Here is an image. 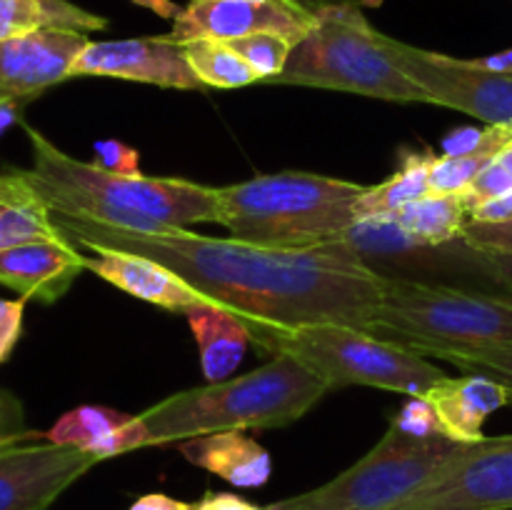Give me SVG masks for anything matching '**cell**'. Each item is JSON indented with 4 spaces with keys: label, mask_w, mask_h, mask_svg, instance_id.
<instances>
[{
    "label": "cell",
    "mask_w": 512,
    "mask_h": 510,
    "mask_svg": "<svg viewBox=\"0 0 512 510\" xmlns=\"http://www.w3.org/2000/svg\"><path fill=\"white\" fill-rule=\"evenodd\" d=\"M128 510H195V505L178 498H170L165 493H148L135 500Z\"/></svg>",
    "instance_id": "obj_39"
},
{
    "label": "cell",
    "mask_w": 512,
    "mask_h": 510,
    "mask_svg": "<svg viewBox=\"0 0 512 510\" xmlns=\"http://www.w3.org/2000/svg\"><path fill=\"white\" fill-rule=\"evenodd\" d=\"M195 510H260V508L235 493H208L200 503H195Z\"/></svg>",
    "instance_id": "obj_37"
},
{
    "label": "cell",
    "mask_w": 512,
    "mask_h": 510,
    "mask_svg": "<svg viewBox=\"0 0 512 510\" xmlns=\"http://www.w3.org/2000/svg\"><path fill=\"white\" fill-rule=\"evenodd\" d=\"M43 438L58 445H75L93 455L98 463L148 448V430L143 418L105 405H80L68 410L48 433H43Z\"/></svg>",
    "instance_id": "obj_17"
},
{
    "label": "cell",
    "mask_w": 512,
    "mask_h": 510,
    "mask_svg": "<svg viewBox=\"0 0 512 510\" xmlns=\"http://www.w3.org/2000/svg\"><path fill=\"white\" fill-rule=\"evenodd\" d=\"M178 448L188 463L218 475L235 488H260L273 473L268 450L243 430L200 435V438L183 440Z\"/></svg>",
    "instance_id": "obj_19"
},
{
    "label": "cell",
    "mask_w": 512,
    "mask_h": 510,
    "mask_svg": "<svg viewBox=\"0 0 512 510\" xmlns=\"http://www.w3.org/2000/svg\"><path fill=\"white\" fill-rule=\"evenodd\" d=\"M185 55L198 75V80L210 88H245V85L258 83V73L230 48L225 40L213 38H200L185 43Z\"/></svg>",
    "instance_id": "obj_26"
},
{
    "label": "cell",
    "mask_w": 512,
    "mask_h": 510,
    "mask_svg": "<svg viewBox=\"0 0 512 510\" xmlns=\"http://www.w3.org/2000/svg\"><path fill=\"white\" fill-rule=\"evenodd\" d=\"M425 358H438L453 363L465 375H485L495 383L505 385L512 405V343L465 345V348L430 350Z\"/></svg>",
    "instance_id": "obj_27"
},
{
    "label": "cell",
    "mask_w": 512,
    "mask_h": 510,
    "mask_svg": "<svg viewBox=\"0 0 512 510\" xmlns=\"http://www.w3.org/2000/svg\"><path fill=\"white\" fill-rule=\"evenodd\" d=\"M512 138L508 125H488L473 150L463 155H435L430 168V193H463Z\"/></svg>",
    "instance_id": "obj_25"
},
{
    "label": "cell",
    "mask_w": 512,
    "mask_h": 510,
    "mask_svg": "<svg viewBox=\"0 0 512 510\" xmlns=\"http://www.w3.org/2000/svg\"><path fill=\"white\" fill-rule=\"evenodd\" d=\"M368 333L420 355L465 345L512 343V295L385 275Z\"/></svg>",
    "instance_id": "obj_6"
},
{
    "label": "cell",
    "mask_w": 512,
    "mask_h": 510,
    "mask_svg": "<svg viewBox=\"0 0 512 510\" xmlns=\"http://www.w3.org/2000/svg\"><path fill=\"white\" fill-rule=\"evenodd\" d=\"M468 220H473V223H488V225L512 223V190H508V193L493 195V198L473 205V208L468 210Z\"/></svg>",
    "instance_id": "obj_36"
},
{
    "label": "cell",
    "mask_w": 512,
    "mask_h": 510,
    "mask_svg": "<svg viewBox=\"0 0 512 510\" xmlns=\"http://www.w3.org/2000/svg\"><path fill=\"white\" fill-rule=\"evenodd\" d=\"M465 63L473 65V68L488 70V73L512 75V48L493 55H480V58H465Z\"/></svg>",
    "instance_id": "obj_40"
},
{
    "label": "cell",
    "mask_w": 512,
    "mask_h": 510,
    "mask_svg": "<svg viewBox=\"0 0 512 510\" xmlns=\"http://www.w3.org/2000/svg\"><path fill=\"white\" fill-rule=\"evenodd\" d=\"M53 220L83 250H123L163 263L205 300L233 310L255 345L313 323H340L368 333L385 288V275L370 268L348 238L283 250L190 230L135 233L93 220Z\"/></svg>",
    "instance_id": "obj_1"
},
{
    "label": "cell",
    "mask_w": 512,
    "mask_h": 510,
    "mask_svg": "<svg viewBox=\"0 0 512 510\" xmlns=\"http://www.w3.org/2000/svg\"><path fill=\"white\" fill-rule=\"evenodd\" d=\"M95 163L110 173L140 175V153L120 140L108 138L95 143Z\"/></svg>",
    "instance_id": "obj_33"
},
{
    "label": "cell",
    "mask_w": 512,
    "mask_h": 510,
    "mask_svg": "<svg viewBox=\"0 0 512 510\" xmlns=\"http://www.w3.org/2000/svg\"><path fill=\"white\" fill-rule=\"evenodd\" d=\"M393 425H398L400 430L410 435H418V438H430V435H443L440 430L438 418H435L433 405L425 398H413L393 420Z\"/></svg>",
    "instance_id": "obj_32"
},
{
    "label": "cell",
    "mask_w": 512,
    "mask_h": 510,
    "mask_svg": "<svg viewBox=\"0 0 512 510\" xmlns=\"http://www.w3.org/2000/svg\"><path fill=\"white\" fill-rule=\"evenodd\" d=\"M190 333L200 348V368L208 383L228 380L243 363V355L248 350L250 333L243 320L230 308L218 303L193 305L185 310Z\"/></svg>",
    "instance_id": "obj_20"
},
{
    "label": "cell",
    "mask_w": 512,
    "mask_h": 510,
    "mask_svg": "<svg viewBox=\"0 0 512 510\" xmlns=\"http://www.w3.org/2000/svg\"><path fill=\"white\" fill-rule=\"evenodd\" d=\"M395 225L405 230L410 238L423 248L453 243L460 240L463 225L468 220L460 193H428L425 198L403 205L398 213L390 215Z\"/></svg>",
    "instance_id": "obj_23"
},
{
    "label": "cell",
    "mask_w": 512,
    "mask_h": 510,
    "mask_svg": "<svg viewBox=\"0 0 512 510\" xmlns=\"http://www.w3.org/2000/svg\"><path fill=\"white\" fill-rule=\"evenodd\" d=\"M433 160V150L405 155L403 165L385 183L365 188V193L355 203L358 220L390 218L403 205L425 198L430 193V168H433Z\"/></svg>",
    "instance_id": "obj_24"
},
{
    "label": "cell",
    "mask_w": 512,
    "mask_h": 510,
    "mask_svg": "<svg viewBox=\"0 0 512 510\" xmlns=\"http://www.w3.org/2000/svg\"><path fill=\"white\" fill-rule=\"evenodd\" d=\"M43 433H35L25 425V408L10 390L0 388V448L8 445L28 443L40 438Z\"/></svg>",
    "instance_id": "obj_30"
},
{
    "label": "cell",
    "mask_w": 512,
    "mask_h": 510,
    "mask_svg": "<svg viewBox=\"0 0 512 510\" xmlns=\"http://www.w3.org/2000/svg\"><path fill=\"white\" fill-rule=\"evenodd\" d=\"M95 463L85 450L50 440L0 448V510H48Z\"/></svg>",
    "instance_id": "obj_12"
},
{
    "label": "cell",
    "mask_w": 512,
    "mask_h": 510,
    "mask_svg": "<svg viewBox=\"0 0 512 510\" xmlns=\"http://www.w3.org/2000/svg\"><path fill=\"white\" fill-rule=\"evenodd\" d=\"M85 253L88 255H83V263L88 273L98 275L105 283L115 285L133 298L158 305L170 313H185L205 300L193 285L185 283L178 273L165 268L158 260L108 248H90Z\"/></svg>",
    "instance_id": "obj_16"
},
{
    "label": "cell",
    "mask_w": 512,
    "mask_h": 510,
    "mask_svg": "<svg viewBox=\"0 0 512 510\" xmlns=\"http://www.w3.org/2000/svg\"><path fill=\"white\" fill-rule=\"evenodd\" d=\"M365 185L305 170L255 175L218 188V223L260 248H313L348 235Z\"/></svg>",
    "instance_id": "obj_4"
},
{
    "label": "cell",
    "mask_w": 512,
    "mask_h": 510,
    "mask_svg": "<svg viewBox=\"0 0 512 510\" xmlns=\"http://www.w3.org/2000/svg\"><path fill=\"white\" fill-rule=\"evenodd\" d=\"M398 510H512V435L460 445Z\"/></svg>",
    "instance_id": "obj_10"
},
{
    "label": "cell",
    "mask_w": 512,
    "mask_h": 510,
    "mask_svg": "<svg viewBox=\"0 0 512 510\" xmlns=\"http://www.w3.org/2000/svg\"><path fill=\"white\" fill-rule=\"evenodd\" d=\"M315 10L298 0H190L170 30L175 43L213 38L235 40L253 33H278L298 45L313 30Z\"/></svg>",
    "instance_id": "obj_11"
},
{
    "label": "cell",
    "mask_w": 512,
    "mask_h": 510,
    "mask_svg": "<svg viewBox=\"0 0 512 510\" xmlns=\"http://www.w3.org/2000/svg\"><path fill=\"white\" fill-rule=\"evenodd\" d=\"M70 78H118L178 90L205 88L190 68L185 45L175 43L170 35L90 40L75 58Z\"/></svg>",
    "instance_id": "obj_13"
},
{
    "label": "cell",
    "mask_w": 512,
    "mask_h": 510,
    "mask_svg": "<svg viewBox=\"0 0 512 510\" xmlns=\"http://www.w3.org/2000/svg\"><path fill=\"white\" fill-rule=\"evenodd\" d=\"M463 443L418 438L390 423L383 438L328 483L275 500L260 510H398Z\"/></svg>",
    "instance_id": "obj_8"
},
{
    "label": "cell",
    "mask_w": 512,
    "mask_h": 510,
    "mask_svg": "<svg viewBox=\"0 0 512 510\" xmlns=\"http://www.w3.org/2000/svg\"><path fill=\"white\" fill-rule=\"evenodd\" d=\"M273 85L340 90L390 103H428L423 88L400 70L385 45V33L368 23L358 3L315 8V25L290 53Z\"/></svg>",
    "instance_id": "obj_5"
},
{
    "label": "cell",
    "mask_w": 512,
    "mask_h": 510,
    "mask_svg": "<svg viewBox=\"0 0 512 510\" xmlns=\"http://www.w3.org/2000/svg\"><path fill=\"white\" fill-rule=\"evenodd\" d=\"M58 235L53 213L23 170L0 173V250Z\"/></svg>",
    "instance_id": "obj_21"
},
{
    "label": "cell",
    "mask_w": 512,
    "mask_h": 510,
    "mask_svg": "<svg viewBox=\"0 0 512 510\" xmlns=\"http://www.w3.org/2000/svg\"><path fill=\"white\" fill-rule=\"evenodd\" d=\"M28 300L0 298V365L10 358L13 348L23 335V313Z\"/></svg>",
    "instance_id": "obj_34"
},
{
    "label": "cell",
    "mask_w": 512,
    "mask_h": 510,
    "mask_svg": "<svg viewBox=\"0 0 512 510\" xmlns=\"http://www.w3.org/2000/svg\"><path fill=\"white\" fill-rule=\"evenodd\" d=\"M270 355H290L313 370L330 390L348 385L393 390L425 398L448 375L430 358L340 323H313L283 330L258 345Z\"/></svg>",
    "instance_id": "obj_7"
},
{
    "label": "cell",
    "mask_w": 512,
    "mask_h": 510,
    "mask_svg": "<svg viewBox=\"0 0 512 510\" xmlns=\"http://www.w3.org/2000/svg\"><path fill=\"white\" fill-rule=\"evenodd\" d=\"M108 20L70 0H0V40L18 38L43 28L93 33L103 30Z\"/></svg>",
    "instance_id": "obj_22"
},
{
    "label": "cell",
    "mask_w": 512,
    "mask_h": 510,
    "mask_svg": "<svg viewBox=\"0 0 512 510\" xmlns=\"http://www.w3.org/2000/svg\"><path fill=\"white\" fill-rule=\"evenodd\" d=\"M225 43L258 73V78L263 83H268V80L278 78L283 73L290 53L295 48L288 38H283L278 33H253L243 35V38L225 40Z\"/></svg>",
    "instance_id": "obj_28"
},
{
    "label": "cell",
    "mask_w": 512,
    "mask_h": 510,
    "mask_svg": "<svg viewBox=\"0 0 512 510\" xmlns=\"http://www.w3.org/2000/svg\"><path fill=\"white\" fill-rule=\"evenodd\" d=\"M435 410L440 430L455 443H480L485 438L483 425L495 410L510 405V393L505 385L485 378V375H458L443 378L428 395Z\"/></svg>",
    "instance_id": "obj_18"
},
{
    "label": "cell",
    "mask_w": 512,
    "mask_h": 510,
    "mask_svg": "<svg viewBox=\"0 0 512 510\" xmlns=\"http://www.w3.org/2000/svg\"><path fill=\"white\" fill-rule=\"evenodd\" d=\"M330 388L290 355H273L238 378L180 390L140 413L150 445H170L225 430L283 428L303 418Z\"/></svg>",
    "instance_id": "obj_3"
},
{
    "label": "cell",
    "mask_w": 512,
    "mask_h": 510,
    "mask_svg": "<svg viewBox=\"0 0 512 510\" xmlns=\"http://www.w3.org/2000/svg\"><path fill=\"white\" fill-rule=\"evenodd\" d=\"M88 43L85 33L63 28H43L0 40V93L25 103L63 83Z\"/></svg>",
    "instance_id": "obj_14"
},
{
    "label": "cell",
    "mask_w": 512,
    "mask_h": 510,
    "mask_svg": "<svg viewBox=\"0 0 512 510\" xmlns=\"http://www.w3.org/2000/svg\"><path fill=\"white\" fill-rule=\"evenodd\" d=\"M460 243H465L468 248L500 250V253L512 255V223L488 225L465 220L463 233H460Z\"/></svg>",
    "instance_id": "obj_31"
},
{
    "label": "cell",
    "mask_w": 512,
    "mask_h": 510,
    "mask_svg": "<svg viewBox=\"0 0 512 510\" xmlns=\"http://www.w3.org/2000/svg\"><path fill=\"white\" fill-rule=\"evenodd\" d=\"M83 270V253L63 233L0 250V283L45 305L58 303Z\"/></svg>",
    "instance_id": "obj_15"
},
{
    "label": "cell",
    "mask_w": 512,
    "mask_h": 510,
    "mask_svg": "<svg viewBox=\"0 0 512 510\" xmlns=\"http://www.w3.org/2000/svg\"><path fill=\"white\" fill-rule=\"evenodd\" d=\"M385 45L400 70L423 88L428 103L460 110L488 125L512 128V75L488 73L468 65L465 58L430 53L390 35H385Z\"/></svg>",
    "instance_id": "obj_9"
},
{
    "label": "cell",
    "mask_w": 512,
    "mask_h": 510,
    "mask_svg": "<svg viewBox=\"0 0 512 510\" xmlns=\"http://www.w3.org/2000/svg\"><path fill=\"white\" fill-rule=\"evenodd\" d=\"M465 248H468V245H465ZM468 253H470V260L475 263V268H480L485 275H490V278H493L505 293L512 295V255L510 253H500V250H480V248H468Z\"/></svg>",
    "instance_id": "obj_35"
},
{
    "label": "cell",
    "mask_w": 512,
    "mask_h": 510,
    "mask_svg": "<svg viewBox=\"0 0 512 510\" xmlns=\"http://www.w3.org/2000/svg\"><path fill=\"white\" fill-rule=\"evenodd\" d=\"M33 165L23 170L53 218H78L135 233H170L218 223V188L183 178L120 175L63 153L25 125Z\"/></svg>",
    "instance_id": "obj_2"
},
{
    "label": "cell",
    "mask_w": 512,
    "mask_h": 510,
    "mask_svg": "<svg viewBox=\"0 0 512 510\" xmlns=\"http://www.w3.org/2000/svg\"><path fill=\"white\" fill-rule=\"evenodd\" d=\"M480 138H483V130H475V128L455 130V133H450L448 138H445V143H443L445 155L468 153V150H473L475 145L480 143Z\"/></svg>",
    "instance_id": "obj_38"
},
{
    "label": "cell",
    "mask_w": 512,
    "mask_h": 510,
    "mask_svg": "<svg viewBox=\"0 0 512 510\" xmlns=\"http://www.w3.org/2000/svg\"><path fill=\"white\" fill-rule=\"evenodd\" d=\"M508 190H512V138L498 150V155L490 160L488 168L460 193V198H463L465 208L470 210L473 205L483 203L493 195L508 193Z\"/></svg>",
    "instance_id": "obj_29"
}]
</instances>
